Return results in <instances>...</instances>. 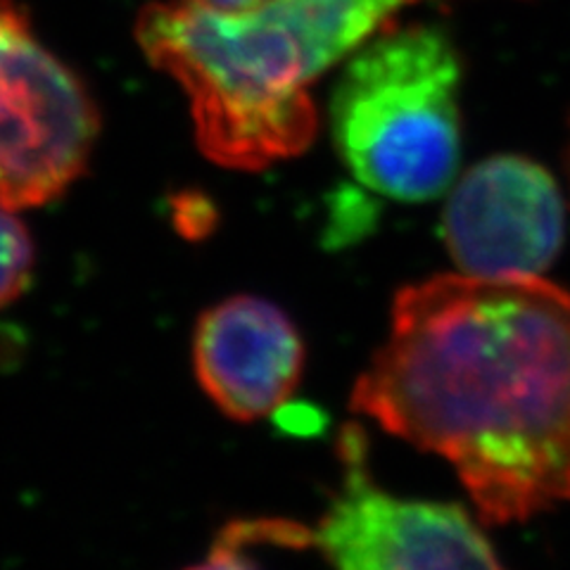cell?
<instances>
[{
    "instance_id": "obj_2",
    "label": "cell",
    "mask_w": 570,
    "mask_h": 570,
    "mask_svg": "<svg viewBox=\"0 0 570 570\" xmlns=\"http://www.w3.org/2000/svg\"><path fill=\"white\" fill-rule=\"evenodd\" d=\"M416 3L264 0L226 12L167 0L140 10L136 41L184 88L200 150L222 167L255 171L309 146L318 124L309 83Z\"/></svg>"
},
{
    "instance_id": "obj_1",
    "label": "cell",
    "mask_w": 570,
    "mask_h": 570,
    "mask_svg": "<svg viewBox=\"0 0 570 570\" xmlns=\"http://www.w3.org/2000/svg\"><path fill=\"white\" fill-rule=\"evenodd\" d=\"M356 414L448 459L490 523L570 499V293L540 276L404 288Z\"/></svg>"
},
{
    "instance_id": "obj_4",
    "label": "cell",
    "mask_w": 570,
    "mask_h": 570,
    "mask_svg": "<svg viewBox=\"0 0 570 570\" xmlns=\"http://www.w3.org/2000/svg\"><path fill=\"white\" fill-rule=\"evenodd\" d=\"M100 134L86 83L0 0V203L41 207L86 171Z\"/></svg>"
},
{
    "instance_id": "obj_9",
    "label": "cell",
    "mask_w": 570,
    "mask_h": 570,
    "mask_svg": "<svg viewBox=\"0 0 570 570\" xmlns=\"http://www.w3.org/2000/svg\"><path fill=\"white\" fill-rule=\"evenodd\" d=\"M14 212L0 203V309L27 291L33 272V243Z\"/></svg>"
},
{
    "instance_id": "obj_6",
    "label": "cell",
    "mask_w": 570,
    "mask_h": 570,
    "mask_svg": "<svg viewBox=\"0 0 570 570\" xmlns=\"http://www.w3.org/2000/svg\"><path fill=\"white\" fill-rule=\"evenodd\" d=\"M442 240L466 276H540L563 245L559 186L525 157H490L452 190Z\"/></svg>"
},
{
    "instance_id": "obj_8",
    "label": "cell",
    "mask_w": 570,
    "mask_h": 570,
    "mask_svg": "<svg viewBox=\"0 0 570 570\" xmlns=\"http://www.w3.org/2000/svg\"><path fill=\"white\" fill-rule=\"evenodd\" d=\"M316 547L314 530L283 519H255L228 523L214 540L209 557L203 566L209 568H253L262 566L266 557L305 551Z\"/></svg>"
},
{
    "instance_id": "obj_10",
    "label": "cell",
    "mask_w": 570,
    "mask_h": 570,
    "mask_svg": "<svg viewBox=\"0 0 570 570\" xmlns=\"http://www.w3.org/2000/svg\"><path fill=\"white\" fill-rule=\"evenodd\" d=\"M212 207L207 200L203 198H193L188 195V205L176 209V219H178V228L186 230L190 238H198L200 234H205L207 226H212Z\"/></svg>"
},
{
    "instance_id": "obj_7",
    "label": "cell",
    "mask_w": 570,
    "mask_h": 570,
    "mask_svg": "<svg viewBox=\"0 0 570 570\" xmlns=\"http://www.w3.org/2000/svg\"><path fill=\"white\" fill-rule=\"evenodd\" d=\"M305 347L288 314L253 295L207 309L193 333V366L203 390L236 421H257L288 400Z\"/></svg>"
},
{
    "instance_id": "obj_3",
    "label": "cell",
    "mask_w": 570,
    "mask_h": 570,
    "mask_svg": "<svg viewBox=\"0 0 570 570\" xmlns=\"http://www.w3.org/2000/svg\"><path fill=\"white\" fill-rule=\"evenodd\" d=\"M459 86V52L435 27L392 29L352 52L331 134L356 181L402 203L448 190L461 155Z\"/></svg>"
},
{
    "instance_id": "obj_5",
    "label": "cell",
    "mask_w": 570,
    "mask_h": 570,
    "mask_svg": "<svg viewBox=\"0 0 570 570\" xmlns=\"http://www.w3.org/2000/svg\"><path fill=\"white\" fill-rule=\"evenodd\" d=\"M343 480L314 530L321 554L345 570L497 568L494 547L456 504L419 502L381 490L368 471L364 431L341 435Z\"/></svg>"
},
{
    "instance_id": "obj_11",
    "label": "cell",
    "mask_w": 570,
    "mask_h": 570,
    "mask_svg": "<svg viewBox=\"0 0 570 570\" xmlns=\"http://www.w3.org/2000/svg\"><path fill=\"white\" fill-rule=\"evenodd\" d=\"M200 3L209 6V8H217V10H226V12H238V10H249L264 0H200Z\"/></svg>"
}]
</instances>
